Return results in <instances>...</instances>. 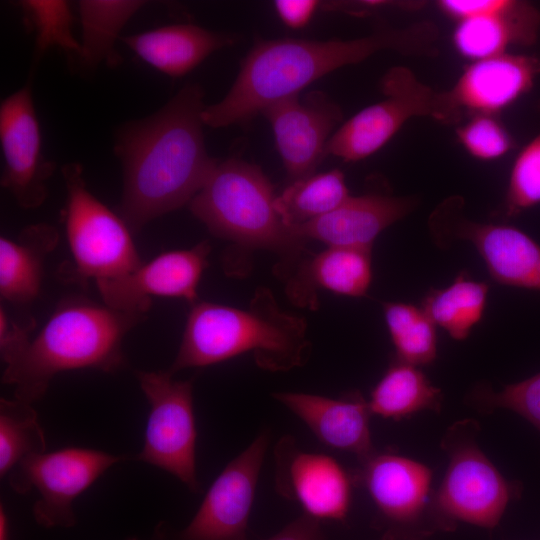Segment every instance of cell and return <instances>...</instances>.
Listing matches in <instances>:
<instances>
[{
  "mask_svg": "<svg viewBox=\"0 0 540 540\" xmlns=\"http://www.w3.org/2000/svg\"><path fill=\"white\" fill-rule=\"evenodd\" d=\"M462 206V199L453 196L433 211L429 222L438 241H469L493 280L506 286L540 290V245L512 225L470 220L461 213Z\"/></svg>",
  "mask_w": 540,
  "mask_h": 540,
  "instance_id": "cell-12",
  "label": "cell"
},
{
  "mask_svg": "<svg viewBox=\"0 0 540 540\" xmlns=\"http://www.w3.org/2000/svg\"><path fill=\"white\" fill-rule=\"evenodd\" d=\"M367 402L372 415L400 420L423 410L439 412L442 393L417 366L395 358Z\"/></svg>",
  "mask_w": 540,
  "mask_h": 540,
  "instance_id": "cell-25",
  "label": "cell"
},
{
  "mask_svg": "<svg viewBox=\"0 0 540 540\" xmlns=\"http://www.w3.org/2000/svg\"><path fill=\"white\" fill-rule=\"evenodd\" d=\"M143 61L170 77H181L235 39L193 24L158 27L122 38Z\"/></svg>",
  "mask_w": 540,
  "mask_h": 540,
  "instance_id": "cell-23",
  "label": "cell"
},
{
  "mask_svg": "<svg viewBox=\"0 0 540 540\" xmlns=\"http://www.w3.org/2000/svg\"><path fill=\"white\" fill-rule=\"evenodd\" d=\"M36 322L29 316L16 319L5 307L0 308V355L5 366L15 361L32 341Z\"/></svg>",
  "mask_w": 540,
  "mask_h": 540,
  "instance_id": "cell-35",
  "label": "cell"
},
{
  "mask_svg": "<svg viewBox=\"0 0 540 540\" xmlns=\"http://www.w3.org/2000/svg\"><path fill=\"white\" fill-rule=\"evenodd\" d=\"M353 478L365 487L386 526L382 540H422L453 528L437 509L432 471L425 464L376 452Z\"/></svg>",
  "mask_w": 540,
  "mask_h": 540,
  "instance_id": "cell-9",
  "label": "cell"
},
{
  "mask_svg": "<svg viewBox=\"0 0 540 540\" xmlns=\"http://www.w3.org/2000/svg\"><path fill=\"white\" fill-rule=\"evenodd\" d=\"M275 201L261 168L232 157L217 161L188 205L214 236L237 249L269 250L285 260L282 268L296 267L308 256L307 242L282 221Z\"/></svg>",
  "mask_w": 540,
  "mask_h": 540,
  "instance_id": "cell-5",
  "label": "cell"
},
{
  "mask_svg": "<svg viewBox=\"0 0 540 540\" xmlns=\"http://www.w3.org/2000/svg\"><path fill=\"white\" fill-rule=\"evenodd\" d=\"M304 318L281 310L270 289L259 287L247 308L191 304L181 343L168 369L207 367L244 353L270 371L302 366L310 353Z\"/></svg>",
  "mask_w": 540,
  "mask_h": 540,
  "instance_id": "cell-3",
  "label": "cell"
},
{
  "mask_svg": "<svg viewBox=\"0 0 540 540\" xmlns=\"http://www.w3.org/2000/svg\"><path fill=\"white\" fill-rule=\"evenodd\" d=\"M136 377L150 410L144 444L134 460L158 467L200 493L193 381L176 380L169 370H139Z\"/></svg>",
  "mask_w": 540,
  "mask_h": 540,
  "instance_id": "cell-10",
  "label": "cell"
},
{
  "mask_svg": "<svg viewBox=\"0 0 540 540\" xmlns=\"http://www.w3.org/2000/svg\"><path fill=\"white\" fill-rule=\"evenodd\" d=\"M67 199L65 228L72 256L63 278L96 282L125 275L142 264L131 229L87 188L79 163L62 168Z\"/></svg>",
  "mask_w": 540,
  "mask_h": 540,
  "instance_id": "cell-7",
  "label": "cell"
},
{
  "mask_svg": "<svg viewBox=\"0 0 540 540\" xmlns=\"http://www.w3.org/2000/svg\"><path fill=\"white\" fill-rule=\"evenodd\" d=\"M127 540H140V539H137V538H129ZM156 540V539H155ZM158 540V539H157Z\"/></svg>",
  "mask_w": 540,
  "mask_h": 540,
  "instance_id": "cell-39",
  "label": "cell"
},
{
  "mask_svg": "<svg viewBox=\"0 0 540 540\" xmlns=\"http://www.w3.org/2000/svg\"><path fill=\"white\" fill-rule=\"evenodd\" d=\"M145 318L83 297L63 300L23 354L5 366L2 382L14 387L15 398L33 404L61 372H115L125 365V336Z\"/></svg>",
  "mask_w": 540,
  "mask_h": 540,
  "instance_id": "cell-4",
  "label": "cell"
},
{
  "mask_svg": "<svg viewBox=\"0 0 540 540\" xmlns=\"http://www.w3.org/2000/svg\"><path fill=\"white\" fill-rule=\"evenodd\" d=\"M287 280L286 292L298 306L317 307L316 291L362 297L372 281L370 248L334 247L305 257Z\"/></svg>",
  "mask_w": 540,
  "mask_h": 540,
  "instance_id": "cell-21",
  "label": "cell"
},
{
  "mask_svg": "<svg viewBox=\"0 0 540 540\" xmlns=\"http://www.w3.org/2000/svg\"><path fill=\"white\" fill-rule=\"evenodd\" d=\"M457 139L472 157L493 161L505 156L514 139L494 115L476 114L456 130Z\"/></svg>",
  "mask_w": 540,
  "mask_h": 540,
  "instance_id": "cell-34",
  "label": "cell"
},
{
  "mask_svg": "<svg viewBox=\"0 0 540 540\" xmlns=\"http://www.w3.org/2000/svg\"><path fill=\"white\" fill-rule=\"evenodd\" d=\"M210 251L204 240L189 249L163 252L125 275L95 284L102 302L121 311L146 314L153 297L182 298L193 304Z\"/></svg>",
  "mask_w": 540,
  "mask_h": 540,
  "instance_id": "cell-15",
  "label": "cell"
},
{
  "mask_svg": "<svg viewBox=\"0 0 540 540\" xmlns=\"http://www.w3.org/2000/svg\"><path fill=\"white\" fill-rule=\"evenodd\" d=\"M0 142L4 156L1 186L19 206L26 209L40 206L47 197V181L56 165L42 153L30 84L1 102Z\"/></svg>",
  "mask_w": 540,
  "mask_h": 540,
  "instance_id": "cell-14",
  "label": "cell"
},
{
  "mask_svg": "<svg viewBox=\"0 0 540 540\" xmlns=\"http://www.w3.org/2000/svg\"><path fill=\"white\" fill-rule=\"evenodd\" d=\"M349 191L340 170L313 173L291 182L276 196V209L289 228L309 223L336 209Z\"/></svg>",
  "mask_w": 540,
  "mask_h": 540,
  "instance_id": "cell-28",
  "label": "cell"
},
{
  "mask_svg": "<svg viewBox=\"0 0 540 540\" xmlns=\"http://www.w3.org/2000/svg\"><path fill=\"white\" fill-rule=\"evenodd\" d=\"M384 99L365 107L335 130L326 155L359 161L381 149L412 118L428 117L442 124L462 121L464 112L449 91L423 84L406 67H393L381 79Z\"/></svg>",
  "mask_w": 540,
  "mask_h": 540,
  "instance_id": "cell-6",
  "label": "cell"
},
{
  "mask_svg": "<svg viewBox=\"0 0 540 540\" xmlns=\"http://www.w3.org/2000/svg\"><path fill=\"white\" fill-rule=\"evenodd\" d=\"M478 430L474 420L459 421L441 442L448 465L435 502L453 528L457 521L494 528L509 503L520 496L519 483L507 480L477 444Z\"/></svg>",
  "mask_w": 540,
  "mask_h": 540,
  "instance_id": "cell-8",
  "label": "cell"
},
{
  "mask_svg": "<svg viewBox=\"0 0 540 540\" xmlns=\"http://www.w3.org/2000/svg\"><path fill=\"white\" fill-rule=\"evenodd\" d=\"M265 540H326L320 521L302 514Z\"/></svg>",
  "mask_w": 540,
  "mask_h": 540,
  "instance_id": "cell-37",
  "label": "cell"
},
{
  "mask_svg": "<svg viewBox=\"0 0 540 540\" xmlns=\"http://www.w3.org/2000/svg\"><path fill=\"white\" fill-rule=\"evenodd\" d=\"M438 38L434 23L420 21L403 28H382L350 40H261L242 61L226 96L205 106L204 124L213 128L242 124L269 105L298 95L326 74L380 51L433 56L437 54Z\"/></svg>",
  "mask_w": 540,
  "mask_h": 540,
  "instance_id": "cell-2",
  "label": "cell"
},
{
  "mask_svg": "<svg viewBox=\"0 0 540 540\" xmlns=\"http://www.w3.org/2000/svg\"><path fill=\"white\" fill-rule=\"evenodd\" d=\"M203 97L199 85L188 84L155 114L118 132L120 216L132 232L189 204L217 163L205 146Z\"/></svg>",
  "mask_w": 540,
  "mask_h": 540,
  "instance_id": "cell-1",
  "label": "cell"
},
{
  "mask_svg": "<svg viewBox=\"0 0 540 540\" xmlns=\"http://www.w3.org/2000/svg\"><path fill=\"white\" fill-rule=\"evenodd\" d=\"M273 398L297 416L324 445L355 455L360 463L375 450L368 402L358 392L340 398L303 393L275 392Z\"/></svg>",
  "mask_w": 540,
  "mask_h": 540,
  "instance_id": "cell-18",
  "label": "cell"
},
{
  "mask_svg": "<svg viewBox=\"0 0 540 540\" xmlns=\"http://www.w3.org/2000/svg\"><path fill=\"white\" fill-rule=\"evenodd\" d=\"M383 312L397 359L417 367L436 359V325L422 308L404 302H385Z\"/></svg>",
  "mask_w": 540,
  "mask_h": 540,
  "instance_id": "cell-30",
  "label": "cell"
},
{
  "mask_svg": "<svg viewBox=\"0 0 540 540\" xmlns=\"http://www.w3.org/2000/svg\"><path fill=\"white\" fill-rule=\"evenodd\" d=\"M540 31V11L521 0H497L488 12L457 22L456 51L473 61L507 53L513 46H529Z\"/></svg>",
  "mask_w": 540,
  "mask_h": 540,
  "instance_id": "cell-22",
  "label": "cell"
},
{
  "mask_svg": "<svg viewBox=\"0 0 540 540\" xmlns=\"http://www.w3.org/2000/svg\"><path fill=\"white\" fill-rule=\"evenodd\" d=\"M276 488L318 520L344 521L350 511L354 478L333 457L299 450L291 437L276 446Z\"/></svg>",
  "mask_w": 540,
  "mask_h": 540,
  "instance_id": "cell-17",
  "label": "cell"
},
{
  "mask_svg": "<svg viewBox=\"0 0 540 540\" xmlns=\"http://www.w3.org/2000/svg\"><path fill=\"white\" fill-rule=\"evenodd\" d=\"M470 400L483 412H492L498 408L511 410L540 432V373L508 384L498 392L487 386H479L472 391Z\"/></svg>",
  "mask_w": 540,
  "mask_h": 540,
  "instance_id": "cell-33",
  "label": "cell"
},
{
  "mask_svg": "<svg viewBox=\"0 0 540 540\" xmlns=\"http://www.w3.org/2000/svg\"><path fill=\"white\" fill-rule=\"evenodd\" d=\"M489 285L476 281L465 271L445 288L430 289L421 308L432 322L445 330L454 340H465L485 312Z\"/></svg>",
  "mask_w": 540,
  "mask_h": 540,
  "instance_id": "cell-27",
  "label": "cell"
},
{
  "mask_svg": "<svg viewBox=\"0 0 540 540\" xmlns=\"http://www.w3.org/2000/svg\"><path fill=\"white\" fill-rule=\"evenodd\" d=\"M270 122L277 149L293 181L314 173L326 156L332 132L342 120L337 103L321 91L294 95L261 112Z\"/></svg>",
  "mask_w": 540,
  "mask_h": 540,
  "instance_id": "cell-16",
  "label": "cell"
},
{
  "mask_svg": "<svg viewBox=\"0 0 540 540\" xmlns=\"http://www.w3.org/2000/svg\"><path fill=\"white\" fill-rule=\"evenodd\" d=\"M540 204V132L518 153L512 165L503 204L506 218Z\"/></svg>",
  "mask_w": 540,
  "mask_h": 540,
  "instance_id": "cell-32",
  "label": "cell"
},
{
  "mask_svg": "<svg viewBox=\"0 0 540 540\" xmlns=\"http://www.w3.org/2000/svg\"><path fill=\"white\" fill-rule=\"evenodd\" d=\"M27 27L36 36V54L58 47L78 55L80 42L72 33L73 15L62 0H25L19 3Z\"/></svg>",
  "mask_w": 540,
  "mask_h": 540,
  "instance_id": "cell-31",
  "label": "cell"
},
{
  "mask_svg": "<svg viewBox=\"0 0 540 540\" xmlns=\"http://www.w3.org/2000/svg\"><path fill=\"white\" fill-rule=\"evenodd\" d=\"M416 205L413 197L377 193L349 196L328 214L292 230L306 242L317 240L327 246L371 249L385 229L408 215Z\"/></svg>",
  "mask_w": 540,
  "mask_h": 540,
  "instance_id": "cell-19",
  "label": "cell"
},
{
  "mask_svg": "<svg viewBox=\"0 0 540 540\" xmlns=\"http://www.w3.org/2000/svg\"><path fill=\"white\" fill-rule=\"evenodd\" d=\"M125 456L100 450L67 447L23 460L9 474L11 488L39 498L33 506L35 521L44 528H70L76 524L74 500Z\"/></svg>",
  "mask_w": 540,
  "mask_h": 540,
  "instance_id": "cell-11",
  "label": "cell"
},
{
  "mask_svg": "<svg viewBox=\"0 0 540 540\" xmlns=\"http://www.w3.org/2000/svg\"><path fill=\"white\" fill-rule=\"evenodd\" d=\"M9 538H10L9 518L3 504H1L0 505V540H9Z\"/></svg>",
  "mask_w": 540,
  "mask_h": 540,
  "instance_id": "cell-38",
  "label": "cell"
},
{
  "mask_svg": "<svg viewBox=\"0 0 540 540\" xmlns=\"http://www.w3.org/2000/svg\"><path fill=\"white\" fill-rule=\"evenodd\" d=\"M539 75L538 57L507 52L471 62L449 92L464 113L494 115L528 93Z\"/></svg>",
  "mask_w": 540,
  "mask_h": 540,
  "instance_id": "cell-20",
  "label": "cell"
},
{
  "mask_svg": "<svg viewBox=\"0 0 540 540\" xmlns=\"http://www.w3.org/2000/svg\"><path fill=\"white\" fill-rule=\"evenodd\" d=\"M55 227L27 226L14 239L0 238V295L6 302L27 305L39 295L44 262L58 244Z\"/></svg>",
  "mask_w": 540,
  "mask_h": 540,
  "instance_id": "cell-24",
  "label": "cell"
},
{
  "mask_svg": "<svg viewBox=\"0 0 540 540\" xmlns=\"http://www.w3.org/2000/svg\"><path fill=\"white\" fill-rule=\"evenodd\" d=\"M46 452V439L32 404L0 399V476L8 475L23 460Z\"/></svg>",
  "mask_w": 540,
  "mask_h": 540,
  "instance_id": "cell-29",
  "label": "cell"
},
{
  "mask_svg": "<svg viewBox=\"0 0 540 540\" xmlns=\"http://www.w3.org/2000/svg\"><path fill=\"white\" fill-rule=\"evenodd\" d=\"M318 5L319 2L314 0H278L274 2L279 18L292 29L306 26Z\"/></svg>",
  "mask_w": 540,
  "mask_h": 540,
  "instance_id": "cell-36",
  "label": "cell"
},
{
  "mask_svg": "<svg viewBox=\"0 0 540 540\" xmlns=\"http://www.w3.org/2000/svg\"><path fill=\"white\" fill-rule=\"evenodd\" d=\"M270 441L261 432L215 478L179 540H247L249 517Z\"/></svg>",
  "mask_w": 540,
  "mask_h": 540,
  "instance_id": "cell-13",
  "label": "cell"
},
{
  "mask_svg": "<svg viewBox=\"0 0 540 540\" xmlns=\"http://www.w3.org/2000/svg\"><path fill=\"white\" fill-rule=\"evenodd\" d=\"M135 0L80 1L81 42L78 57L85 68L120 62L115 44L124 25L145 5Z\"/></svg>",
  "mask_w": 540,
  "mask_h": 540,
  "instance_id": "cell-26",
  "label": "cell"
}]
</instances>
